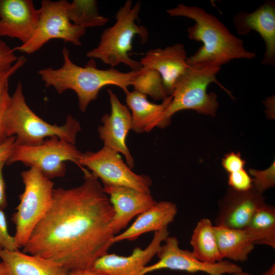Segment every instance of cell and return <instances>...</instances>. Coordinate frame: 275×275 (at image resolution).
I'll return each mask as SVG.
<instances>
[{"mask_svg": "<svg viewBox=\"0 0 275 275\" xmlns=\"http://www.w3.org/2000/svg\"><path fill=\"white\" fill-rule=\"evenodd\" d=\"M82 171L80 185L53 189L49 208L22 247L23 253L52 260L69 272L90 269L115 236L109 198L98 179Z\"/></svg>", "mask_w": 275, "mask_h": 275, "instance_id": "cell-1", "label": "cell"}, {"mask_svg": "<svg viewBox=\"0 0 275 275\" xmlns=\"http://www.w3.org/2000/svg\"><path fill=\"white\" fill-rule=\"evenodd\" d=\"M166 12L171 17H185L195 21L194 24L187 28L188 37L202 42L203 45L187 58L190 67H221L233 60H251L256 56L255 52L246 50L243 41L232 34L217 17L201 8L179 4Z\"/></svg>", "mask_w": 275, "mask_h": 275, "instance_id": "cell-2", "label": "cell"}, {"mask_svg": "<svg viewBox=\"0 0 275 275\" xmlns=\"http://www.w3.org/2000/svg\"><path fill=\"white\" fill-rule=\"evenodd\" d=\"M63 65L59 68L46 67L38 71L41 79L46 87H52L61 94L71 90L76 94L78 107L85 112L91 102L97 99L100 90L104 86L114 85L128 91L133 77L138 70L124 72L111 67L106 70L99 69L94 59H90L86 65L81 67L70 59L69 50L64 47L62 50Z\"/></svg>", "mask_w": 275, "mask_h": 275, "instance_id": "cell-3", "label": "cell"}, {"mask_svg": "<svg viewBox=\"0 0 275 275\" xmlns=\"http://www.w3.org/2000/svg\"><path fill=\"white\" fill-rule=\"evenodd\" d=\"M4 125L7 138L15 136L16 145L25 146L39 145L52 136L75 145L77 133L81 129L79 123L70 115L61 126L50 124L40 118L26 103L20 81L10 96Z\"/></svg>", "mask_w": 275, "mask_h": 275, "instance_id": "cell-4", "label": "cell"}, {"mask_svg": "<svg viewBox=\"0 0 275 275\" xmlns=\"http://www.w3.org/2000/svg\"><path fill=\"white\" fill-rule=\"evenodd\" d=\"M141 8L140 1L133 5L132 1H126L118 10L114 24L103 31L97 46L89 50L86 56L99 60L113 68L124 64L132 70L140 69L141 63L130 58L128 53L132 49L135 36L140 37L142 44L148 39L147 29L136 22Z\"/></svg>", "mask_w": 275, "mask_h": 275, "instance_id": "cell-5", "label": "cell"}, {"mask_svg": "<svg viewBox=\"0 0 275 275\" xmlns=\"http://www.w3.org/2000/svg\"><path fill=\"white\" fill-rule=\"evenodd\" d=\"M221 67L194 66L188 68L176 82L172 101L166 111L162 128L170 124L172 116L184 109H193L198 113L214 116L218 107L217 95L207 92L209 84L214 82L224 90L232 98L231 92L216 79Z\"/></svg>", "mask_w": 275, "mask_h": 275, "instance_id": "cell-6", "label": "cell"}, {"mask_svg": "<svg viewBox=\"0 0 275 275\" xmlns=\"http://www.w3.org/2000/svg\"><path fill=\"white\" fill-rule=\"evenodd\" d=\"M24 190L11 219L15 225L14 235L18 249L28 241L33 229L49 208L54 183L35 167L21 173Z\"/></svg>", "mask_w": 275, "mask_h": 275, "instance_id": "cell-7", "label": "cell"}, {"mask_svg": "<svg viewBox=\"0 0 275 275\" xmlns=\"http://www.w3.org/2000/svg\"><path fill=\"white\" fill-rule=\"evenodd\" d=\"M81 153L74 144L52 136L37 145H16L6 164L21 162L26 166L37 168L50 179L65 175V162L67 161H72L80 168L79 161Z\"/></svg>", "mask_w": 275, "mask_h": 275, "instance_id": "cell-8", "label": "cell"}, {"mask_svg": "<svg viewBox=\"0 0 275 275\" xmlns=\"http://www.w3.org/2000/svg\"><path fill=\"white\" fill-rule=\"evenodd\" d=\"M69 4V2L66 0L42 1L39 9L38 25L32 37L27 43L13 48L14 50L33 53L49 40L54 39L80 45V39L86 33V29L70 21L67 14Z\"/></svg>", "mask_w": 275, "mask_h": 275, "instance_id": "cell-9", "label": "cell"}, {"mask_svg": "<svg viewBox=\"0 0 275 275\" xmlns=\"http://www.w3.org/2000/svg\"><path fill=\"white\" fill-rule=\"evenodd\" d=\"M80 168L87 167L103 185L126 186L150 194L152 181L145 175L134 173L119 153L106 146L97 152L87 151L80 157Z\"/></svg>", "mask_w": 275, "mask_h": 275, "instance_id": "cell-10", "label": "cell"}, {"mask_svg": "<svg viewBox=\"0 0 275 275\" xmlns=\"http://www.w3.org/2000/svg\"><path fill=\"white\" fill-rule=\"evenodd\" d=\"M163 242L156 254L159 260L152 265L145 267L140 275H145L163 269L189 273L203 272L209 275L233 274L242 271L241 267L227 260L214 263L199 260L191 251L181 249L178 239L175 236H169Z\"/></svg>", "mask_w": 275, "mask_h": 275, "instance_id": "cell-11", "label": "cell"}, {"mask_svg": "<svg viewBox=\"0 0 275 275\" xmlns=\"http://www.w3.org/2000/svg\"><path fill=\"white\" fill-rule=\"evenodd\" d=\"M169 236L168 228L156 231L144 249L136 247L128 256L107 253L97 259L90 270L102 275H140Z\"/></svg>", "mask_w": 275, "mask_h": 275, "instance_id": "cell-12", "label": "cell"}, {"mask_svg": "<svg viewBox=\"0 0 275 275\" xmlns=\"http://www.w3.org/2000/svg\"><path fill=\"white\" fill-rule=\"evenodd\" d=\"M265 203L263 194L253 187L244 191L230 187L218 203L215 226L230 229L245 228L255 211Z\"/></svg>", "mask_w": 275, "mask_h": 275, "instance_id": "cell-13", "label": "cell"}, {"mask_svg": "<svg viewBox=\"0 0 275 275\" xmlns=\"http://www.w3.org/2000/svg\"><path fill=\"white\" fill-rule=\"evenodd\" d=\"M111 106V113L101 118L103 125L98 128L100 139L104 145L122 153L128 167H134V159L126 145V138L131 129V114L127 106L122 104L116 94L107 89Z\"/></svg>", "mask_w": 275, "mask_h": 275, "instance_id": "cell-14", "label": "cell"}, {"mask_svg": "<svg viewBox=\"0 0 275 275\" xmlns=\"http://www.w3.org/2000/svg\"><path fill=\"white\" fill-rule=\"evenodd\" d=\"M39 9L32 0H0V38L19 39L21 44L32 37L38 25Z\"/></svg>", "mask_w": 275, "mask_h": 275, "instance_id": "cell-15", "label": "cell"}, {"mask_svg": "<svg viewBox=\"0 0 275 275\" xmlns=\"http://www.w3.org/2000/svg\"><path fill=\"white\" fill-rule=\"evenodd\" d=\"M238 34L257 32L263 39L265 50L261 63L275 66V3L267 1L252 12L240 11L233 18Z\"/></svg>", "mask_w": 275, "mask_h": 275, "instance_id": "cell-16", "label": "cell"}, {"mask_svg": "<svg viewBox=\"0 0 275 275\" xmlns=\"http://www.w3.org/2000/svg\"><path fill=\"white\" fill-rule=\"evenodd\" d=\"M103 188L114 211L111 229L115 235L126 228L134 216L157 203L151 194L130 187L104 184Z\"/></svg>", "mask_w": 275, "mask_h": 275, "instance_id": "cell-17", "label": "cell"}, {"mask_svg": "<svg viewBox=\"0 0 275 275\" xmlns=\"http://www.w3.org/2000/svg\"><path fill=\"white\" fill-rule=\"evenodd\" d=\"M187 58L184 45L177 43L164 48L149 50L140 62L142 67L151 68L160 74L170 96L173 95L178 79L189 67Z\"/></svg>", "mask_w": 275, "mask_h": 275, "instance_id": "cell-18", "label": "cell"}, {"mask_svg": "<svg viewBox=\"0 0 275 275\" xmlns=\"http://www.w3.org/2000/svg\"><path fill=\"white\" fill-rule=\"evenodd\" d=\"M178 211L176 205L170 201L157 202L139 214L131 226L120 234L115 235L113 243L123 240H135L141 235L156 232L173 222Z\"/></svg>", "mask_w": 275, "mask_h": 275, "instance_id": "cell-19", "label": "cell"}, {"mask_svg": "<svg viewBox=\"0 0 275 275\" xmlns=\"http://www.w3.org/2000/svg\"><path fill=\"white\" fill-rule=\"evenodd\" d=\"M126 102L131 111V129L137 133L149 132L155 127L162 128L163 119L172 96L162 100L160 104L149 101L147 96L136 91L125 93Z\"/></svg>", "mask_w": 275, "mask_h": 275, "instance_id": "cell-20", "label": "cell"}, {"mask_svg": "<svg viewBox=\"0 0 275 275\" xmlns=\"http://www.w3.org/2000/svg\"><path fill=\"white\" fill-rule=\"evenodd\" d=\"M0 258L6 266L7 275H69V272L56 262L18 250H0Z\"/></svg>", "mask_w": 275, "mask_h": 275, "instance_id": "cell-21", "label": "cell"}, {"mask_svg": "<svg viewBox=\"0 0 275 275\" xmlns=\"http://www.w3.org/2000/svg\"><path fill=\"white\" fill-rule=\"evenodd\" d=\"M219 251L224 259L244 262L258 244L259 237L252 230L214 225Z\"/></svg>", "mask_w": 275, "mask_h": 275, "instance_id": "cell-22", "label": "cell"}, {"mask_svg": "<svg viewBox=\"0 0 275 275\" xmlns=\"http://www.w3.org/2000/svg\"><path fill=\"white\" fill-rule=\"evenodd\" d=\"M190 243L191 252L202 262L214 263L224 260L219 250L214 225L208 218H202L197 223Z\"/></svg>", "mask_w": 275, "mask_h": 275, "instance_id": "cell-23", "label": "cell"}, {"mask_svg": "<svg viewBox=\"0 0 275 275\" xmlns=\"http://www.w3.org/2000/svg\"><path fill=\"white\" fill-rule=\"evenodd\" d=\"M245 228L258 235L259 237L258 244H264L274 249V207L264 203L255 211Z\"/></svg>", "mask_w": 275, "mask_h": 275, "instance_id": "cell-24", "label": "cell"}, {"mask_svg": "<svg viewBox=\"0 0 275 275\" xmlns=\"http://www.w3.org/2000/svg\"><path fill=\"white\" fill-rule=\"evenodd\" d=\"M67 14L72 23L85 29L103 26L108 21V18L99 13L97 2L95 0H74L69 2Z\"/></svg>", "mask_w": 275, "mask_h": 275, "instance_id": "cell-25", "label": "cell"}, {"mask_svg": "<svg viewBox=\"0 0 275 275\" xmlns=\"http://www.w3.org/2000/svg\"><path fill=\"white\" fill-rule=\"evenodd\" d=\"M132 86L136 91L154 100H163L168 96L163 86L160 74L149 68L142 67L131 80Z\"/></svg>", "mask_w": 275, "mask_h": 275, "instance_id": "cell-26", "label": "cell"}, {"mask_svg": "<svg viewBox=\"0 0 275 275\" xmlns=\"http://www.w3.org/2000/svg\"><path fill=\"white\" fill-rule=\"evenodd\" d=\"M249 173L252 176L253 187L263 194L266 189L275 186L274 161L271 165L264 170L250 169Z\"/></svg>", "mask_w": 275, "mask_h": 275, "instance_id": "cell-27", "label": "cell"}, {"mask_svg": "<svg viewBox=\"0 0 275 275\" xmlns=\"http://www.w3.org/2000/svg\"><path fill=\"white\" fill-rule=\"evenodd\" d=\"M229 187L240 191H247L253 187L252 177L245 168L228 174Z\"/></svg>", "mask_w": 275, "mask_h": 275, "instance_id": "cell-28", "label": "cell"}, {"mask_svg": "<svg viewBox=\"0 0 275 275\" xmlns=\"http://www.w3.org/2000/svg\"><path fill=\"white\" fill-rule=\"evenodd\" d=\"M0 250L9 251L18 250L15 244L14 237L9 233L6 217L2 209H0Z\"/></svg>", "mask_w": 275, "mask_h": 275, "instance_id": "cell-29", "label": "cell"}, {"mask_svg": "<svg viewBox=\"0 0 275 275\" xmlns=\"http://www.w3.org/2000/svg\"><path fill=\"white\" fill-rule=\"evenodd\" d=\"M11 48L0 38V73L11 68L17 60L18 57Z\"/></svg>", "mask_w": 275, "mask_h": 275, "instance_id": "cell-30", "label": "cell"}, {"mask_svg": "<svg viewBox=\"0 0 275 275\" xmlns=\"http://www.w3.org/2000/svg\"><path fill=\"white\" fill-rule=\"evenodd\" d=\"M246 164L239 152H231L225 155L222 164L228 174L244 169Z\"/></svg>", "mask_w": 275, "mask_h": 275, "instance_id": "cell-31", "label": "cell"}, {"mask_svg": "<svg viewBox=\"0 0 275 275\" xmlns=\"http://www.w3.org/2000/svg\"><path fill=\"white\" fill-rule=\"evenodd\" d=\"M26 62V58L21 56L18 58L12 67L9 70L0 73V97L3 93L8 89V82L10 78Z\"/></svg>", "mask_w": 275, "mask_h": 275, "instance_id": "cell-32", "label": "cell"}, {"mask_svg": "<svg viewBox=\"0 0 275 275\" xmlns=\"http://www.w3.org/2000/svg\"><path fill=\"white\" fill-rule=\"evenodd\" d=\"M10 96L7 89L0 97V144L7 139L5 131L4 116Z\"/></svg>", "mask_w": 275, "mask_h": 275, "instance_id": "cell-33", "label": "cell"}, {"mask_svg": "<svg viewBox=\"0 0 275 275\" xmlns=\"http://www.w3.org/2000/svg\"><path fill=\"white\" fill-rule=\"evenodd\" d=\"M15 136L8 138L0 144V162L6 161L13 152L16 145Z\"/></svg>", "mask_w": 275, "mask_h": 275, "instance_id": "cell-34", "label": "cell"}, {"mask_svg": "<svg viewBox=\"0 0 275 275\" xmlns=\"http://www.w3.org/2000/svg\"><path fill=\"white\" fill-rule=\"evenodd\" d=\"M5 161L0 162V209L3 210L7 206L6 185L4 179L3 170Z\"/></svg>", "mask_w": 275, "mask_h": 275, "instance_id": "cell-35", "label": "cell"}, {"mask_svg": "<svg viewBox=\"0 0 275 275\" xmlns=\"http://www.w3.org/2000/svg\"><path fill=\"white\" fill-rule=\"evenodd\" d=\"M69 275H102L94 272L90 269L73 271L69 272Z\"/></svg>", "mask_w": 275, "mask_h": 275, "instance_id": "cell-36", "label": "cell"}, {"mask_svg": "<svg viewBox=\"0 0 275 275\" xmlns=\"http://www.w3.org/2000/svg\"><path fill=\"white\" fill-rule=\"evenodd\" d=\"M261 275H275V264L273 263L270 268Z\"/></svg>", "mask_w": 275, "mask_h": 275, "instance_id": "cell-37", "label": "cell"}, {"mask_svg": "<svg viewBox=\"0 0 275 275\" xmlns=\"http://www.w3.org/2000/svg\"><path fill=\"white\" fill-rule=\"evenodd\" d=\"M0 275H7V269L3 262L0 263Z\"/></svg>", "mask_w": 275, "mask_h": 275, "instance_id": "cell-38", "label": "cell"}, {"mask_svg": "<svg viewBox=\"0 0 275 275\" xmlns=\"http://www.w3.org/2000/svg\"><path fill=\"white\" fill-rule=\"evenodd\" d=\"M233 275H253L248 272H243V271L233 274Z\"/></svg>", "mask_w": 275, "mask_h": 275, "instance_id": "cell-39", "label": "cell"}, {"mask_svg": "<svg viewBox=\"0 0 275 275\" xmlns=\"http://www.w3.org/2000/svg\"><path fill=\"white\" fill-rule=\"evenodd\" d=\"M182 275H195L194 274H182Z\"/></svg>", "mask_w": 275, "mask_h": 275, "instance_id": "cell-40", "label": "cell"}]
</instances>
